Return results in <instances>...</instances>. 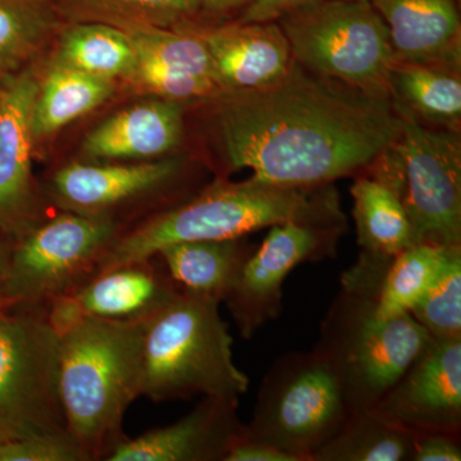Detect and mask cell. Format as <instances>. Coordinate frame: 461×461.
<instances>
[{"instance_id":"obj_1","label":"cell","mask_w":461,"mask_h":461,"mask_svg":"<svg viewBox=\"0 0 461 461\" xmlns=\"http://www.w3.org/2000/svg\"><path fill=\"white\" fill-rule=\"evenodd\" d=\"M211 102L227 168H249L257 180L288 186H321L360 175L402 131L393 100L294 59L275 83L224 91Z\"/></svg>"},{"instance_id":"obj_2","label":"cell","mask_w":461,"mask_h":461,"mask_svg":"<svg viewBox=\"0 0 461 461\" xmlns=\"http://www.w3.org/2000/svg\"><path fill=\"white\" fill-rule=\"evenodd\" d=\"M286 222L345 227L346 221L330 184L288 186L254 177L242 182L217 180L186 202L124 230L98 275L153 258L175 242L242 239Z\"/></svg>"},{"instance_id":"obj_3","label":"cell","mask_w":461,"mask_h":461,"mask_svg":"<svg viewBox=\"0 0 461 461\" xmlns=\"http://www.w3.org/2000/svg\"><path fill=\"white\" fill-rule=\"evenodd\" d=\"M145 326L84 318L59 335L60 400L84 461H108L129 438L123 420L142 396Z\"/></svg>"},{"instance_id":"obj_4","label":"cell","mask_w":461,"mask_h":461,"mask_svg":"<svg viewBox=\"0 0 461 461\" xmlns=\"http://www.w3.org/2000/svg\"><path fill=\"white\" fill-rule=\"evenodd\" d=\"M386 260L360 254L321 321L315 348L338 369L351 414L371 411L420 357L432 336L411 313L375 314Z\"/></svg>"},{"instance_id":"obj_5","label":"cell","mask_w":461,"mask_h":461,"mask_svg":"<svg viewBox=\"0 0 461 461\" xmlns=\"http://www.w3.org/2000/svg\"><path fill=\"white\" fill-rule=\"evenodd\" d=\"M211 297L181 294L147 326L142 396L154 402L196 396L239 405L249 378L233 360V339Z\"/></svg>"},{"instance_id":"obj_6","label":"cell","mask_w":461,"mask_h":461,"mask_svg":"<svg viewBox=\"0 0 461 461\" xmlns=\"http://www.w3.org/2000/svg\"><path fill=\"white\" fill-rule=\"evenodd\" d=\"M297 63L373 96L391 99L397 62L384 18L369 0H321L276 20Z\"/></svg>"},{"instance_id":"obj_7","label":"cell","mask_w":461,"mask_h":461,"mask_svg":"<svg viewBox=\"0 0 461 461\" xmlns=\"http://www.w3.org/2000/svg\"><path fill=\"white\" fill-rule=\"evenodd\" d=\"M350 415L338 369L314 348L309 353L284 355L273 363L245 433L297 461H313Z\"/></svg>"},{"instance_id":"obj_8","label":"cell","mask_w":461,"mask_h":461,"mask_svg":"<svg viewBox=\"0 0 461 461\" xmlns=\"http://www.w3.org/2000/svg\"><path fill=\"white\" fill-rule=\"evenodd\" d=\"M59 335L39 309L0 313V442L66 435Z\"/></svg>"},{"instance_id":"obj_9","label":"cell","mask_w":461,"mask_h":461,"mask_svg":"<svg viewBox=\"0 0 461 461\" xmlns=\"http://www.w3.org/2000/svg\"><path fill=\"white\" fill-rule=\"evenodd\" d=\"M124 230L111 221L62 212L12 244L5 299L11 306L47 312L98 276Z\"/></svg>"},{"instance_id":"obj_10","label":"cell","mask_w":461,"mask_h":461,"mask_svg":"<svg viewBox=\"0 0 461 461\" xmlns=\"http://www.w3.org/2000/svg\"><path fill=\"white\" fill-rule=\"evenodd\" d=\"M402 117L396 140L402 163V204L415 244L461 247V140L393 103Z\"/></svg>"},{"instance_id":"obj_11","label":"cell","mask_w":461,"mask_h":461,"mask_svg":"<svg viewBox=\"0 0 461 461\" xmlns=\"http://www.w3.org/2000/svg\"><path fill=\"white\" fill-rule=\"evenodd\" d=\"M181 157L133 163L72 162L60 167L48 181L45 195L60 211L111 221L124 226V217L144 206L158 213L171 209L186 177Z\"/></svg>"},{"instance_id":"obj_12","label":"cell","mask_w":461,"mask_h":461,"mask_svg":"<svg viewBox=\"0 0 461 461\" xmlns=\"http://www.w3.org/2000/svg\"><path fill=\"white\" fill-rule=\"evenodd\" d=\"M344 230V227L297 222L271 227L223 299L242 338H253L258 330L280 317L287 276L300 264L335 256Z\"/></svg>"},{"instance_id":"obj_13","label":"cell","mask_w":461,"mask_h":461,"mask_svg":"<svg viewBox=\"0 0 461 461\" xmlns=\"http://www.w3.org/2000/svg\"><path fill=\"white\" fill-rule=\"evenodd\" d=\"M39 84L30 68L0 81V233L12 241L45 221L44 194L32 175Z\"/></svg>"},{"instance_id":"obj_14","label":"cell","mask_w":461,"mask_h":461,"mask_svg":"<svg viewBox=\"0 0 461 461\" xmlns=\"http://www.w3.org/2000/svg\"><path fill=\"white\" fill-rule=\"evenodd\" d=\"M371 411L414 435L460 437L461 339L432 336Z\"/></svg>"},{"instance_id":"obj_15","label":"cell","mask_w":461,"mask_h":461,"mask_svg":"<svg viewBox=\"0 0 461 461\" xmlns=\"http://www.w3.org/2000/svg\"><path fill=\"white\" fill-rule=\"evenodd\" d=\"M180 295L166 267L153 257L114 267L74 295L53 300L48 321L58 335L84 318L148 324Z\"/></svg>"},{"instance_id":"obj_16","label":"cell","mask_w":461,"mask_h":461,"mask_svg":"<svg viewBox=\"0 0 461 461\" xmlns=\"http://www.w3.org/2000/svg\"><path fill=\"white\" fill-rule=\"evenodd\" d=\"M238 406L203 397L182 420L127 438L108 461H223L245 432Z\"/></svg>"},{"instance_id":"obj_17","label":"cell","mask_w":461,"mask_h":461,"mask_svg":"<svg viewBox=\"0 0 461 461\" xmlns=\"http://www.w3.org/2000/svg\"><path fill=\"white\" fill-rule=\"evenodd\" d=\"M193 32L204 42L222 93L267 86L284 76L293 62L290 44L276 21L236 23Z\"/></svg>"},{"instance_id":"obj_18","label":"cell","mask_w":461,"mask_h":461,"mask_svg":"<svg viewBox=\"0 0 461 461\" xmlns=\"http://www.w3.org/2000/svg\"><path fill=\"white\" fill-rule=\"evenodd\" d=\"M184 135V107L154 99L112 115L87 133L83 153L93 162H145L176 150Z\"/></svg>"},{"instance_id":"obj_19","label":"cell","mask_w":461,"mask_h":461,"mask_svg":"<svg viewBox=\"0 0 461 461\" xmlns=\"http://www.w3.org/2000/svg\"><path fill=\"white\" fill-rule=\"evenodd\" d=\"M384 18L397 62L460 71L461 23L456 0H369Z\"/></svg>"},{"instance_id":"obj_20","label":"cell","mask_w":461,"mask_h":461,"mask_svg":"<svg viewBox=\"0 0 461 461\" xmlns=\"http://www.w3.org/2000/svg\"><path fill=\"white\" fill-rule=\"evenodd\" d=\"M254 249L241 239L200 240L167 245L154 257L159 258L181 294L223 303Z\"/></svg>"},{"instance_id":"obj_21","label":"cell","mask_w":461,"mask_h":461,"mask_svg":"<svg viewBox=\"0 0 461 461\" xmlns=\"http://www.w3.org/2000/svg\"><path fill=\"white\" fill-rule=\"evenodd\" d=\"M357 244L363 256L393 260L415 244L411 221L396 191L366 173L350 189Z\"/></svg>"},{"instance_id":"obj_22","label":"cell","mask_w":461,"mask_h":461,"mask_svg":"<svg viewBox=\"0 0 461 461\" xmlns=\"http://www.w3.org/2000/svg\"><path fill=\"white\" fill-rule=\"evenodd\" d=\"M391 100L435 129L459 132L460 71L447 67L396 62L390 77Z\"/></svg>"},{"instance_id":"obj_23","label":"cell","mask_w":461,"mask_h":461,"mask_svg":"<svg viewBox=\"0 0 461 461\" xmlns=\"http://www.w3.org/2000/svg\"><path fill=\"white\" fill-rule=\"evenodd\" d=\"M113 83L57 63L42 84L32 111L35 141L53 135L111 96Z\"/></svg>"},{"instance_id":"obj_24","label":"cell","mask_w":461,"mask_h":461,"mask_svg":"<svg viewBox=\"0 0 461 461\" xmlns=\"http://www.w3.org/2000/svg\"><path fill=\"white\" fill-rule=\"evenodd\" d=\"M414 433L377 412H354L313 461H411Z\"/></svg>"},{"instance_id":"obj_25","label":"cell","mask_w":461,"mask_h":461,"mask_svg":"<svg viewBox=\"0 0 461 461\" xmlns=\"http://www.w3.org/2000/svg\"><path fill=\"white\" fill-rule=\"evenodd\" d=\"M58 63L112 81L131 75L136 51L123 29L107 23H84L63 33Z\"/></svg>"},{"instance_id":"obj_26","label":"cell","mask_w":461,"mask_h":461,"mask_svg":"<svg viewBox=\"0 0 461 461\" xmlns=\"http://www.w3.org/2000/svg\"><path fill=\"white\" fill-rule=\"evenodd\" d=\"M446 248L420 242L391 260L375 300L378 318L411 313L412 306L432 281Z\"/></svg>"},{"instance_id":"obj_27","label":"cell","mask_w":461,"mask_h":461,"mask_svg":"<svg viewBox=\"0 0 461 461\" xmlns=\"http://www.w3.org/2000/svg\"><path fill=\"white\" fill-rule=\"evenodd\" d=\"M53 23L48 0H0V81L23 69Z\"/></svg>"},{"instance_id":"obj_28","label":"cell","mask_w":461,"mask_h":461,"mask_svg":"<svg viewBox=\"0 0 461 461\" xmlns=\"http://www.w3.org/2000/svg\"><path fill=\"white\" fill-rule=\"evenodd\" d=\"M411 314L429 335L461 339V247H447Z\"/></svg>"},{"instance_id":"obj_29","label":"cell","mask_w":461,"mask_h":461,"mask_svg":"<svg viewBox=\"0 0 461 461\" xmlns=\"http://www.w3.org/2000/svg\"><path fill=\"white\" fill-rule=\"evenodd\" d=\"M123 30L132 42L136 59L147 60L171 71L211 78L218 84L204 42L193 32H169L165 27L154 26Z\"/></svg>"},{"instance_id":"obj_30","label":"cell","mask_w":461,"mask_h":461,"mask_svg":"<svg viewBox=\"0 0 461 461\" xmlns=\"http://www.w3.org/2000/svg\"><path fill=\"white\" fill-rule=\"evenodd\" d=\"M67 7L127 27H167L190 16L199 0H60Z\"/></svg>"},{"instance_id":"obj_31","label":"cell","mask_w":461,"mask_h":461,"mask_svg":"<svg viewBox=\"0 0 461 461\" xmlns=\"http://www.w3.org/2000/svg\"><path fill=\"white\" fill-rule=\"evenodd\" d=\"M0 461H84L69 433L0 442Z\"/></svg>"},{"instance_id":"obj_32","label":"cell","mask_w":461,"mask_h":461,"mask_svg":"<svg viewBox=\"0 0 461 461\" xmlns=\"http://www.w3.org/2000/svg\"><path fill=\"white\" fill-rule=\"evenodd\" d=\"M460 437L415 435L411 461H460Z\"/></svg>"},{"instance_id":"obj_33","label":"cell","mask_w":461,"mask_h":461,"mask_svg":"<svg viewBox=\"0 0 461 461\" xmlns=\"http://www.w3.org/2000/svg\"><path fill=\"white\" fill-rule=\"evenodd\" d=\"M223 461H297L295 457L266 442L250 438L247 433L233 442Z\"/></svg>"},{"instance_id":"obj_34","label":"cell","mask_w":461,"mask_h":461,"mask_svg":"<svg viewBox=\"0 0 461 461\" xmlns=\"http://www.w3.org/2000/svg\"><path fill=\"white\" fill-rule=\"evenodd\" d=\"M321 2V0H253L245 8L244 14L240 17L239 23H267L276 21L287 12L293 11L309 3Z\"/></svg>"},{"instance_id":"obj_35","label":"cell","mask_w":461,"mask_h":461,"mask_svg":"<svg viewBox=\"0 0 461 461\" xmlns=\"http://www.w3.org/2000/svg\"><path fill=\"white\" fill-rule=\"evenodd\" d=\"M12 244H14V241L11 239L0 233V297H3V299H5Z\"/></svg>"},{"instance_id":"obj_36","label":"cell","mask_w":461,"mask_h":461,"mask_svg":"<svg viewBox=\"0 0 461 461\" xmlns=\"http://www.w3.org/2000/svg\"><path fill=\"white\" fill-rule=\"evenodd\" d=\"M253 0H199L208 11L214 12V14H223V12L230 11L241 7V5H248Z\"/></svg>"},{"instance_id":"obj_37","label":"cell","mask_w":461,"mask_h":461,"mask_svg":"<svg viewBox=\"0 0 461 461\" xmlns=\"http://www.w3.org/2000/svg\"><path fill=\"white\" fill-rule=\"evenodd\" d=\"M9 306H11V302H9L8 299H3V297H0V313L9 308Z\"/></svg>"}]
</instances>
